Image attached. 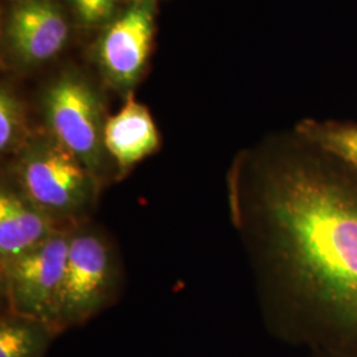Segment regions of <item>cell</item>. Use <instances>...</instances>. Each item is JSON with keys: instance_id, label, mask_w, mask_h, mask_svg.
Listing matches in <instances>:
<instances>
[{"instance_id": "cell-13", "label": "cell", "mask_w": 357, "mask_h": 357, "mask_svg": "<svg viewBox=\"0 0 357 357\" xmlns=\"http://www.w3.org/2000/svg\"><path fill=\"white\" fill-rule=\"evenodd\" d=\"M78 19L85 24H100L110 17L116 0H69Z\"/></svg>"}, {"instance_id": "cell-7", "label": "cell", "mask_w": 357, "mask_h": 357, "mask_svg": "<svg viewBox=\"0 0 357 357\" xmlns=\"http://www.w3.org/2000/svg\"><path fill=\"white\" fill-rule=\"evenodd\" d=\"M68 35L66 17L54 0H26L13 6L4 41L15 64L31 68L60 53Z\"/></svg>"}, {"instance_id": "cell-1", "label": "cell", "mask_w": 357, "mask_h": 357, "mask_svg": "<svg viewBox=\"0 0 357 357\" xmlns=\"http://www.w3.org/2000/svg\"><path fill=\"white\" fill-rule=\"evenodd\" d=\"M231 222L270 317L357 337V174L294 132L228 174Z\"/></svg>"}, {"instance_id": "cell-11", "label": "cell", "mask_w": 357, "mask_h": 357, "mask_svg": "<svg viewBox=\"0 0 357 357\" xmlns=\"http://www.w3.org/2000/svg\"><path fill=\"white\" fill-rule=\"evenodd\" d=\"M294 132L323 153H328L357 174V123L306 118Z\"/></svg>"}, {"instance_id": "cell-14", "label": "cell", "mask_w": 357, "mask_h": 357, "mask_svg": "<svg viewBox=\"0 0 357 357\" xmlns=\"http://www.w3.org/2000/svg\"><path fill=\"white\" fill-rule=\"evenodd\" d=\"M15 3H20V1H26V0H13Z\"/></svg>"}, {"instance_id": "cell-9", "label": "cell", "mask_w": 357, "mask_h": 357, "mask_svg": "<svg viewBox=\"0 0 357 357\" xmlns=\"http://www.w3.org/2000/svg\"><path fill=\"white\" fill-rule=\"evenodd\" d=\"M106 150L114 162L118 181L160 147V135L149 109L128 94L123 107L107 121Z\"/></svg>"}, {"instance_id": "cell-4", "label": "cell", "mask_w": 357, "mask_h": 357, "mask_svg": "<svg viewBox=\"0 0 357 357\" xmlns=\"http://www.w3.org/2000/svg\"><path fill=\"white\" fill-rule=\"evenodd\" d=\"M122 271L118 249L101 227L90 220L70 230L56 331L82 326L112 306L121 293Z\"/></svg>"}, {"instance_id": "cell-8", "label": "cell", "mask_w": 357, "mask_h": 357, "mask_svg": "<svg viewBox=\"0 0 357 357\" xmlns=\"http://www.w3.org/2000/svg\"><path fill=\"white\" fill-rule=\"evenodd\" d=\"M60 229L4 169L0 175V270ZM70 230V229H69Z\"/></svg>"}, {"instance_id": "cell-3", "label": "cell", "mask_w": 357, "mask_h": 357, "mask_svg": "<svg viewBox=\"0 0 357 357\" xmlns=\"http://www.w3.org/2000/svg\"><path fill=\"white\" fill-rule=\"evenodd\" d=\"M38 126L75 153L103 191L118 181L105 144L110 116L102 93L86 77L68 72L53 79L38 97Z\"/></svg>"}, {"instance_id": "cell-12", "label": "cell", "mask_w": 357, "mask_h": 357, "mask_svg": "<svg viewBox=\"0 0 357 357\" xmlns=\"http://www.w3.org/2000/svg\"><path fill=\"white\" fill-rule=\"evenodd\" d=\"M38 128L32 126L28 106L17 91L3 84L0 89V153L7 159L19 153Z\"/></svg>"}, {"instance_id": "cell-10", "label": "cell", "mask_w": 357, "mask_h": 357, "mask_svg": "<svg viewBox=\"0 0 357 357\" xmlns=\"http://www.w3.org/2000/svg\"><path fill=\"white\" fill-rule=\"evenodd\" d=\"M57 335L47 321L4 310L0 317V357H44Z\"/></svg>"}, {"instance_id": "cell-6", "label": "cell", "mask_w": 357, "mask_h": 357, "mask_svg": "<svg viewBox=\"0 0 357 357\" xmlns=\"http://www.w3.org/2000/svg\"><path fill=\"white\" fill-rule=\"evenodd\" d=\"M156 0H134L103 31L97 44V61L110 86L132 93L149 61L155 33Z\"/></svg>"}, {"instance_id": "cell-2", "label": "cell", "mask_w": 357, "mask_h": 357, "mask_svg": "<svg viewBox=\"0 0 357 357\" xmlns=\"http://www.w3.org/2000/svg\"><path fill=\"white\" fill-rule=\"evenodd\" d=\"M3 169L60 229L90 221L103 192L76 155L41 126Z\"/></svg>"}, {"instance_id": "cell-5", "label": "cell", "mask_w": 357, "mask_h": 357, "mask_svg": "<svg viewBox=\"0 0 357 357\" xmlns=\"http://www.w3.org/2000/svg\"><path fill=\"white\" fill-rule=\"evenodd\" d=\"M70 230L54 233L47 241L0 270L6 311L47 321L54 328Z\"/></svg>"}]
</instances>
